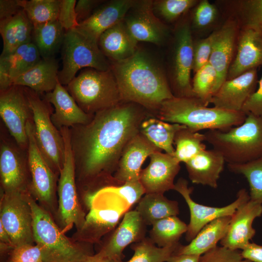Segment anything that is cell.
<instances>
[{
  "instance_id": "6da1fadb",
  "label": "cell",
  "mask_w": 262,
  "mask_h": 262,
  "mask_svg": "<svg viewBox=\"0 0 262 262\" xmlns=\"http://www.w3.org/2000/svg\"><path fill=\"white\" fill-rule=\"evenodd\" d=\"M147 109L121 101L94 115L86 124L69 128L76 181L82 199L107 186H119L113 177L122 151L140 131Z\"/></svg>"
},
{
  "instance_id": "7a4b0ae2",
  "label": "cell",
  "mask_w": 262,
  "mask_h": 262,
  "mask_svg": "<svg viewBox=\"0 0 262 262\" xmlns=\"http://www.w3.org/2000/svg\"><path fill=\"white\" fill-rule=\"evenodd\" d=\"M111 66L123 101L157 112L164 101L174 97L160 66L141 49Z\"/></svg>"
},
{
  "instance_id": "3957f363",
  "label": "cell",
  "mask_w": 262,
  "mask_h": 262,
  "mask_svg": "<svg viewBox=\"0 0 262 262\" xmlns=\"http://www.w3.org/2000/svg\"><path fill=\"white\" fill-rule=\"evenodd\" d=\"M157 112L159 119L184 125L195 132L203 130L226 131L242 124L247 115L242 111L208 107L196 97L174 96L164 101Z\"/></svg>"
},
{
  "instance_id": "277c9868",
  "label": "cell",
  "mask_w": 262,
  "mask_h": 262,
  "mask_svg": "<svg viewBox=\"0 0 262 262\" xmlns=\"http://www.w3.org/2000/svg\"><path fill=\"white\" fill-rule=\"evenodd\" d=\"M28 198L32 210L34 241L41 249L44 262H84L93 255L91 244L77 243L67 237L30 192Z\"/></svg>"
},
{
  "instance_id": "5b68a950",
  "label": "cell",
  "mask_w": 262,
  "mask_h": 262,
  "mask_svg": "<svg viewBox=\"0 0 262 262\" xmlns=\"http://www.w3.org/2000/svg\"><path fill=\"white\" fill-rule=\"evenodd\" d=\"M204 135L205 141L228 164H245L262 156V118L251 114L240 125L226 131L208 130Z\"/></svg>"
},
{
  "instance_id": "8992f818",
  "label": "cell",
  "mask_w": 262,
  "mask_h": 262,
  "mask_svg": "<svg viewBox=\"0 0 262 262\" xmlns=\"http://www.w3.org/2000/svg\"><path fill=\"white\" fill-rule=\"evenodd\" d=\"M65 87L79 106L90 115L122 101L111 68L106 71L84 68Z\"/></svg>"
},
{
  "instance_id": "52a82bcc",
  "label": "cell",
  "mask_w": 262,
  "mask_h": 262,
  "mask_svg": "<svg viewBox=\"0 0 262 262\" xmlns=\"http://www.w3.org/2000/svg\"><path fill=\"white\" fill-rule=\"evenodd\" d=\"M33 113L34 136L37 146L45 159L57 176L65 160V146L60 131L53 124L51 104L43 96L24 87Z\"/></svg>"
},
{
  "instance_id": "ba28073f",
  "label": "cell",
  "mask_w": 262,
  "mask_h": 262,
  "mask_svg": "<svg viewBox=\"0 0 262 262\" xmlns=\"http://www.w3.org/2000/svg\"><path fill=\"white\" fill-rule=\"evenodd\" d=\"M65 146V160L57 185L58 211L56 220L63 232L74 225L77 230L82 226L86 213L80 201L77 189L74 160L71 147L69 128L60 130Z\"/></svg>"
},
{
  "instance_id": "9c48e42d",
  "label": "cell",
  "mask_w": 262,
  "mask_h": 262,
  "mask_svg": "<svg viewBox=\"0 0 262 262\" xmlns=\"http://www.w3.org/2000/svg\"><path fill=\"white\" fill-rule=\"evenodd\" d=\"M116 196L107 188H102L89 199V210L82 228L76 231L71 239L82 244L99 243L101 238L118 223L125 210L114 200Z\"/></svg>"
},
{
  "instance_id": "30bf717a",
  "label": "cell",
  "mask_w": 262,
  "mask_h": 262,
  "mask_svg": "<svg viewBox=\"0 0 262 262\" xmlns=\"http://www.w3.org/2000/svg\"><path fill=\"white\" fill-rule=\"evenodd\" d=\"M62 45V68L58 73V81L66 86L83 68L106 71L111 64L95 43L73 29L65 31Z\"/></svg>"
},
{
  "instance_id": "8fae6325",
  "label": "cell",
  "mask_w": 262,
  "mask_h": 262,
  "mask_svg": "<svg viewBox=\"0 0 262 262\" xmlns=\"http://www.w3.org/2000/svg\"><path fill=\"white\" fill-rule=\"evenodd\" d=\"M27 155L31 176L29 192L39 205L56 220L58 211L57 177L40 151L36 142L33 120L27 122Z\"/></svg>"
},
{
  "instance_id": "7c38bea8",
  "label": "cell",
  "mask_w": 262,
  "mask_h": 262,
  "mask_svg": "<svg viewBox=\"0 0 262 262\" xmlns=\"http://www.w3.org/2000/svg\"><path fill=\"white\" fill-rule=\"evenodd\" d=\"M29 193H2L1 197L0 222L8 233L14 247L34 243Z\"/></svg>"
},
{
  "instance_id": "4fadbf2b",
  "label": "cell",
  "mask_w": 262,
  "mask_h": 262,
  "mask_svg": "<svg viewBox=\"0 0 262 262\" xmlns=\"http://www.w3.org/2000/svg\"><path fill=\"white\" fill-rule=\"evenodd\" d=\"M0 116L16 144L27 151L26 125L33 120V113L23 87L12 85L0 91Z\"/></svg>"
},
{
  "instance_id": "5bb4252c",
  "label": "cell",
  "mask_w": 262,
  "mask_h": 262,
  "mask_svg": "<svg viewBox=\"0 0 262 262\" xmlns=\"http://www.w3.org/2000/svg\"><path fill=\"white\" fill-rule=\"evenodd\" d=\"M174 190L182 196L189 209L190 219L186 232L188 242H191L207 224L218 218L231 216L240 206L250 199L246 189H241L237 194L236 199L227 206L216 207L200 204L192 199L193 188L189 187L187 180L182 178L175 183Z\"/></svg>"
},
{
  "instance_id": "9a60e30c",
  "label": "cell",
  "mask_w": 262,
  "mask_h": 262,
  "mask_svg": "<svg viewBox=\"0 0 262 262\" xmlns=\"http://www.w3.org/2000/svg\"><path fill=\"white\" fill-rule=\"evenodd\" d=\"M25 151L16 143L1 139L0 176L2 193L29 191L31 176L28 155L24 154Z\"/></svg>"
},
{
  "instance_id": "2e32d148",
  "label": "cell",
  "mask_w": 262,
  "mask_h": 262,
  "mask_svg": "<svg viewBox=\"0 0 262 262\" xmlns=\"http://www.w3.org/2000/svg\"><path fill=\"white\" fill-rule=\"evenodd\" d=\"M123 21L137 42L162 45L168 33L165 25L154 13L152 0H135Z\"/></svg>"
},
{
  "instance_id": "e0dca14e",
  "label": "cell",
  "mask_w": 262,
  "mask_h": 262,
  "mask_svg": "<svg viewBox=\"0 0 262 262\" xmlns=\"http://www.w3.org/2000/svg\"><path fill=\"white\" fill-rule=\"evenodd\" d=\"M173 85L177 97H195L191 82L194 63V44L189 25L178 29L173 59Z\"/></svg>"
},
{
  "instance_id": "ac0fdd59",
  "label": "cell",
  "mask_w": 262,
  "mask_h": 262,
  "mask_svg": "<svg viewBox=\"0 0 262 262\" xmlns=\"http://www.w3.org/2000/svg\"><path fill=\"white\" fill-rule=\"evenodd\" d=\"M148 165L141 170L139 181L146 194L162 193L174 190V180L180 170V163L166 153L157 151L150 156Z\"/></svg>"
},
{
  "instance_id": "d6986e66",
  "label": "cell",
  "mask_w": 262,
  "mask_h": 262,
  "mask_svg": "<svg viewBox=\"0 0 262 262\" xmlns=\"http://www.w3.org/2000/svg\"><path fill=\"white\" fill-rule=\"evenodd\" d=\"M104 1L95 9L88 18L79 23L75 29L97 44H98L99 37L105 31L124 19L135 0Z\"/></svg>"
},
{
  "instance_id": "ffe728a7",
  "label": "cell",
  "mask_w": 262,
  "mask_h": 262,
  "mask_svg": "<svg viewBox=\"0 0 262 262\" xmlns=\"http://www.w3.org/2000/svg\"><path fill=\"white\" fill-rule=\"evenodd\" d=\"M258 82L257 68L226 80L213 95L210 103L220 109L241 112L246 101L256 90Z\"/></svg>"
},
{
  "instance_id": "44dd1931",
  "label": "cell",
  "mask_w": 262,
  "mask_h": 262,
  "mask_svg": "<svg viewBox=\"0 0 262 262\" xmlns=\"http://www.w3.org/2000/svg\"><path fill=\"white\" fill-rule=\"evenodd\" d=\"M262 215V203L249 199L240 206L231 215L227 231L220 241L221 246L243 250L256 233L252 225Z\"/></svg>"
},
{
  "instance_id": "7402d4cb",
  "label": "cell",
  "mask_w": 262,
  "mask_h": 262,
  "mask_svg": "<svg viewBox=\"0 0 262 262\" xmlns=\"http://www.w3.org/2000/svg\"><path fill=\"white\" fill-rule=\"evenodd\" d=\"M146 226L135 210L125 213L121 222L97 254L121 261L127 246L146 237Z\"/></svg>"
},
{
  "instance_id": "603a6c76",
  "label": "cell",
  "mask_w": 262,
  "mask_h": 262,
  "mask_svg": "<svg viewBox=\"0 0 262 262\" xmlns=\"http://www.w3.org/2000/svg\"><path fill=\"white\" fill-rule=\"evenodd\" d=\"M161 151L140 131L125 147L113 177L120 185L139 180L141 166L147 157Z\"/></svg>"
},
{
  "instance_id": "cb8c5ba5",
  "label": "cell",
  "mask_w": 262,
  "mask_h": 262,
  "mask_svg": "<svg viewBox=\"0 0 262 262\" xmlns=\"http://www.w3.org/2000/svg\"><path fill=\"white\" fill-rule=\"evenodd\" d=\"M54 107L51 120L59 131L63 127L71 128L89 123L94 115H90L79 106L66 88L58 82L52 91L44 95Z\"/></svg>"
},
{
  "instance_id": "d4e9b609",
  "label": "cell",
  "mask_w": 262,
  "mask_h": 262,
  "mask_svg": "<svg viewBox=\"0 0 262 262\" xmlns=\"http://www.w3.org/2000/svg\"><path fill=\"white\" fill-rule=\"evenodd\" d=\"M262 65V33L244 27L239 37L237 52L229 69L227 80L234 78Z\"/></svg>"
},
{
  "instance_id": "484cf974",
  "label": "cell",
  "mask_w": 262,
  "mask_h": 262,
  "mask_svg": "<svg viewBox=\"0 0 262 262\" xmlns=\"http://www.w3.org/2000/svg\"><path fill=\"white\" fill-rule=\"evenodd\" d=\"M225 163L218 151L214 149H206L185 164L192 183L215 189Z\"/></svg>"
},
{
  "instance_id": "4316f807",
  "label": "cell",
  "mask_w": 262,
  "mask_h": 262,
  "mask_svg": "<svg viewBox=\"0 0 262 262\" xmlns=\"http://www.w3.org/2000/svg\"><path fill=\"white\" fill-rule=\"evenodd\" d=\"M236 26L230 22L216 31L209 63L215 70L217 78L214 93L227 80L233 52Z\"/></svg>"
},
{
  "instance_id": "83f0119b",
  "label": "cell",
  "mask_w": 262,
  "mask_h": 262,
  "mask_svg": "<svg viewBox=\"0 0 262 262\" xmlns=\"http://www.w3.org/2000/svg\"><path fill=\"white\" fill-rule=\"evenodd\" d=\"M137 43L123 20L105 31L99 37L98 45L105 56L114 62L132 56L138 49Z\"/></svg>"
},
{
  "instance_id": "f1b7e54d",
  "label": "cell",
  "mask_w": 262,
  "mask_h": 262,
  "mask_svg": "<svg viewBox=\"0 0 262 262\" xmlns=\"http://www.w3.org/2000/svg\"><path fill=\"white\" fill-rule=\"evenodd\" d=\"M58 63L55 58L43 59L13 79V85L29 88L40 95L54 90L58 82Z\"/></svg>"
},
{
  "instance_id": "f546056e",
  "label": "cell",
  "mask_w": 262,
  "mask_h": 262,
  "mask_svg": "<svg viewBox=\"0 0 262 262\" xmlns=\"http://www.w3.org/2000/svg\"><path fill=\"white\" fill-rule=\"evenodd\" d=\"M231 216L216 219L205 226L186 246L180 245L177 254H195L201 256L216 247L226 234Z\"/></svg>"
},
{
  "instance_id": "4dcf8cb0",
  "label": "cell",
  "mask_w": 262,
  "mask_h": 262,
  "mask_svg": "<svg viewBox=\"0 0 262 262\" xmlns=\"http://www.w3.org/2000/svg\"><path fill=\"white\" fill-rule=\"evenodd\" d=\"M33 30V25L24 10L0 21V33L3 40L0 55H6L22 45L32 42Z\"/></svg>"
},
{
  "instance_id": "1f68e13d",
  "label": "cell",
  "mask_w": 262,
  "mask_h": 262,
  "mask_svg": "<svg viewBox=\"0 0 262 262\" xmlns=\"http://www.w3.org/2000/svg\"><path fill=\"white\" fill-rule=\"evenodd\" d=\"M135 210L146 225H152L159 220L179 213L178 202L168 199L162 193L145 194Z\"/></svg>"
},
{
  "instance_id": "d6a6232c",
  "label": "cell",
  "mask_w": 262,
  "mask_h": 262,
  "mask_svg": "<svg viewBox=\"0 0 262 262\" xmlns=\"http://www.w3.org/2000/svg\"><path fill=\"white\" fill-rule=\"evenodd\" d=\"M185 127H186L179 124L150 117L147 118L142 122L140 132L159 149L174 156L175 134L178 131Z\"/></svg>"
},
{
  "instance_id": "836d02e7",
  "label": "cell",
  "mask_w": 262,
  "mask_h": 262,
  "mask_svg": "<svg viewBox=\"0 0 262 262\" xmlns=\"http://www.w3.org/2000/svg\"><path fill=\"white\" fill-rule=\"evenodd\" d=\"M58 20L33 26L32 42L37 47L41 58H55L63 45L65 32Z\"/></svg>"
},
{
  "instance_id": "e575fe53",
  "label": "cell",
  "mask_w": 262,
  "mask_h": 262,
  "mask_svg": "<svg viewBox=\"0 0 262 262\" xmlns=\"http://www.w3.org/2000/svg\"><path fill=\"white\" fill-rule=\"evenodd\" d=\"M42 59L40 53L33 42L18 47L11 53L0 56L13 79L26 72Z\"/></svg>"
},
{
  "instance_id": "d590c367",
  "label": "cell",
  "mask_w": 262,
  "mask_h": 262,
  "mask_svg": "<svg viewBox=\"0 0 262 262\" xmlns=\"http://www.w3.org/2000/svg\"><path fill=\"white\" fill-rule=\"evenodd\" d=\"M152 226L149 238L153 243L161 247H169L179 244L180 238L188 229V225L177 216L164 218Z\"/></svg>"
},
{
  "instance_id": "8d00e7d4",
  "label": "cell",
  "mask_w": 262,
  "mask_h": 262,
  "mask_svg": "<svg viewBox=\"0 0 262 262\" xmlns=\"http://www.w3.org/2000/svg\"><path fill=\"white\" fill-rule=\"evenodd\" d=\"M204 134L193 131L187 127L178 131L175 134L174 156L180 162L185 163L201 151L206 149Z\"/></svg>"
},
{
  "instance_id": "74e56055",
  "label": "cell",
  "mask_w": 262,
  "mask_h": 262,
  "mask_svg": "<svg viewBox=\"0 0 262 262\" xmlns=\"http://www.w3.org/2000/svg\"><path fill=\"white\" fill-rule=\"evenodd\" d=\"M180 243L169 247L157 246L148 237L133 243L131 248L134 251L131 258L127 262H164L175 253Z\"/></svg>"
},
{
  "instance_id": "f35d334b",
  "label": "cell",
  "mask_w": 262,
  "mask_h": 262,
  "mask_svg": "<svg viewBox=\"0 0 262 262\" xmlns=\"http://www.w3.org/2000/svg\"><path fill=\"white\" fill-rule=\"evenodd\" d=\"M228 167L230 171L246 178L250 199L262 203V156L245 164H228Z\"/></svg>"
},
{
  "instance_id": "ab89813d",
  "label": "cell",
  "mask_w": 262,
  "mask_h": 262,
  "mask_svg": "<svg viewBox=\"0 0 262 262\" xmlns=\"http://www.w3.org/2000/svg\"><path fill=\"white\" fill-rule=\"evenodd\" d=\"M61 0H22V6L33 26L57 20Z\"/></svg>"
},
{
  "instance_id": "60d3db41",
  "label": "cell",
  "mask_w": 262,
  "mask_h": 262,
  "mask_svg": "<svg viewBox=\"0 0 262 262\" xmlns=\"http://www.w3.org/2000/svg\"><path fill=\"white\" fill-rule=\"evenodd\" d=\"M217 78L215 70L209 63L195 73L192 83L193 93L206 106L214 95Z\"/></svg>"
},
{
  "instance_id": "b9f144b4",
  "label": "cell",
  "mask_w": 262,
  "mask_h": 262,
  "mask_svg": "<svg viewBox=\"0 0 262 262\" xmlns=\"http://www.w3.org/2000/svg\"><path fill=\"white\" fill-rule=\"evenodd\" d=\"M197 3L195 0H160L153 1L154 14L167 21H172Z\"/></svg>"
},
{
  "instance_id": "7bdbcfd3",
  "label": "cell",
  "mask_w": 262,
  "mask_h": 262,
  "mask_svg": "<svg viewBox=\"0 0 262 262\" xmlns=\"http://www.w3.org/2000/svg\"><path fill=\"white\" fill-rule=\"evenodd\" d=\"M241 11L244 27L262 33V0H248L242 2Z\"/></svg>"
},
{
  "instance_id": "ee69618b",
  "label": "cell",
  "mask_w": 262,
  "mask_h": 262,
  "mask_svg": "<svg viewBox=\"0 0 262 262\" xmlns=\"http://www.w3.org/2000/svg\"><path fill=\"white\" fill-rule=\"evenodd\" d=\"M200 262H252L243 257L239 250L216 246L200 256Z\"/></svg>"
},
{
  "instance_id": "f6af8a7d",
  "label": "cell",
  "mask_w": 262,
  "mask_h": 262,
  "mask_svg": "<svg viewBox=\"0 0 262 262\" xmlns=\"http://www.w3.org/2000/svg\"><path fill=\"white\" fill-rule=\"evenodd\" d=\"M8 255V260L14 262H44L41 249L35 244L16 246Z\"/></svg>"
},
{
  "instance_id": "bcb514c9",
  "label": "cell",
  "mask_w": 262,
  "mask_h": 262,
  "mask_svg": "<svg viewBox=\"0 0 262 262\" xmlns=\"http://www.w3.org/2000/svg\"><path fill=\"white\" fill-rule=\"evenodd\" d=\"M216 34V31L214 32L194 45L193 70L195 73L209 63Z\"/></svg>"
},
{
  "instance_id": "7dc6e473",
  "label": "cell",
  "mask_w": 262,
  "mask_h": 262,
  "mask_svg": "<svg viewBox=\"0 0 262 262\" xmlns=\"http://www.w3.org/2000/svg\"><path fill=\"white\" fill-rule=\"evenodd\" d=\"M76 3V0H61L57 20L65 31L75 29L79 25L75 12Z\"/></svg>"
},
{
  "instance_id": "c3c4849f",
  "label": "cell",
  "mask_w": 262,
  "mask_h": 262,
  "mask_svg": "<svg viewBox=\"0 0 262 262\" xmlns=\"http://www.w3.org/2000/svg\"><path fill=\"white\" fill-rule=\"evenodd\" d=\"M217 15L216 8L208 0L200 1L194 13L193 22L198 28H205L215 20Z\"/></svg>"
},
{
  "instance_id": "681fc988",
  "label": "cell",
  "mask_w": 262,
  "mask_h": 262,
  "mask_svg": "<svg viewBox=\"0 0 262 262\" xmlns=\"http://www.w3.org/2000/svg\"><path fill=\"white\" fill-rule=\"evenodd\" d=\"M115 190L118 195L125 200L130 207L138 202L146 194L145 190L139 180L129 181L123 184L115 186Z\"/></svg>"
},
{
  "instance_id": "f907efd6",
  "label": "cell",
  "mask_w": 262,
  "mask_h": 262,
  "mask_svg": "<svg viewBox=\"0 0 262 262\" xmlns=\"http://www.w3.org/2000/svg\"><path fill=\"white\" fill-rule=\"evenodd\" d=\"M241 111L246 115L251 114L262 118V76L256 90L246 101Z\"/></svg>"
},
{
  "instance_id": "816d5d0a",
  "label": "cell",
  "mask_w": 262,
  "mask_h": 262,
  "mask_svg": "<svg viewBox=\"0 0 262 262\" xmlns=\"http://www.w3.org/2000/svg\"><path fill=\"white\" fill-rule=\"evenodd\" d=\"M104 1L100 0H79L75 6L78 23L88 18L95 9Z\"/></svg>"
},
{
  "instance_id": "f5cc1de1",
  "label": "cell",
  "mask_w": 262,
  "mask_h": 262,
  "mask_svg": "<svg viewBox=\"0 0 262 262\" xmlns=\"http://www.w3.org/2000/svg\"><path fill=\"white\" fill-rule=\"evenodd\" d=\"M23 10L22 0H0V21L9 18Z\"/></svg>"
},
{
  "instance_id": "db71d44e",
  "label": "cell",
  "mask_w": 262,
  "mask_h": 262,
  "mask_svg": "<svg viewBox=\"0 0 262 262\" xmlns=\"http://www.w3.org/2000/svg\"><path fill=\"white\" fill-rule=\"evenodd\" d=\"M241 253L244 258L252 262H262V245L250 243Z\"/></svg>"
},
{
  "instance_id": "11a10c76",
  "label": "cell",
  "mask_w": 262,
  "mask_h": 262,
  "mask_svg": "<svg viewBox=\"0 0 262 262\" xmlns=\"http://www.w3.org/2000/svg\"><path fill=\"white\" fill-rule=\"evenodd\" d=\"M13 85L12 78L4 63L0 61V91L6 90Z\"/></svg>"
},
{
  "instance_id": "9f6ffc18",
  "label": "cell",
  "mask_w": 262,
  "mask_h": 262,
  "mask_svg": "<svg viewBox=\"0 0 262 262\" xmlns=\"http://www.w3.org/2000/svg\"><path fill=\"white\" fill-rule=\"evenodd\" d=\"M200 255L173 254L166 262H200Z\"/></svg>"
},
{
  "instance_id": "6f0895ef",
  "label": "cell",
  "mask_w": 262,
  "mask_h": 262,
  "mask_svg": "<svg viewBox=\"0 0 262 262\" xmlns=\"http://www.w3.org/2000/svg\"><path fill=\"white\" fill-rule=\"evenodd\" d=\"M118 261H119L101 256L96 253V254L89 256L84 262H118Z\"/></svg>"
},
{
  "instance_id": "680465c9",
  "label": "cell",
  "mask_w": 262,
  "mask_h": 262,
  "mask_svg": "<svg viewBox=\"0 0 262 262\" xmlns=\"http://www.w3.org/2000/svg\"><path fill=\"white\" fill-rule=\"evenodd\" d=\"M0 243L8 245L14 247L11 238L3 226L0 222Z\"/></svg>"
},
{
  "instance_id": "91938a15",
  "label": "cell",
  "mask_w": 262,
  "mask_h": 262,
  "mask_svg": "<svg viewBox=\"0 0 262 262\" xmlns=\"http://www.w3.org/2000/svg\"><path fill=\"white\" fill-rule=\"evenodd\" d=\"M6 262H14L8 260Z\"/></svg>"
}]
</instances>
